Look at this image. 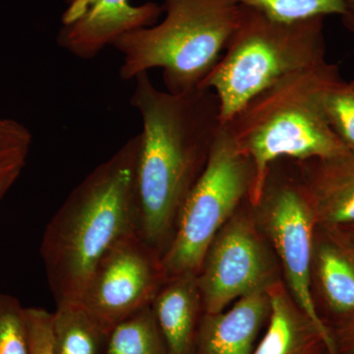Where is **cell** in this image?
Here are the masks:
<instances>
[{"instance_id": "8", "label": "cell", "mask_w": 354, "mask_h": 354, "mask_svg": "<svg viewBox=\"0 0 354 354\" xmlns=\"http://www.w3.org/2000/svg\"><path fill=\"white\" fill-rule=\"evenodd\" d=\"M281 274L247 199L216 235L198 272L204 313H220L235 300L269 290Z\"/></svg>"}, {"instance_id": "14", "label": "cell", "mask_w": 354, "mask_h": 354, "mask_svg": "<svg viewBox=\"0 0 354 354\" xmlns=\"http://www.w3.org/2000/svg\"><path fill=\"white\" fill-rule=\"evenodd\" d=\"M151 307L167 354H192L204 314L198 274L167 279Z\"/></svg>"}, {"instance_id": "10", "label": "cell", "mask_w": 354, "mask_h": 354, "mask_svg": "<svg viewBox=\"0 0 354 354\" xmlns=\"http://www.w3.org/2000/svg\"><path fill=\"white\" fill-rule=\"evenodd\" d=\"M60 48L81 59H92L123 35L157 24L162 4L134 6L130 0H65Z\"/></svg>"}, {"instance_id": "4", "label": "cell", "mask_w": 354, "mask_h": 354, "mask_svg": "<svg viewBox=\"0 0 354 354\" xmlns=\"http://www.w3.org/2000/svg\"><path fill=\"white\" fill-rule=\"evenodd\" d=\"M165 19L127 32L113 44L120 51L121 80L162 69L167 92L199 88L213 70L241 15L234 0H164Z\"/></svg>"}, {"instance_id": "7", "label": "cell", "mask_w": 354, "mask_h": 354, "mask_svg": "<svg viewBox=\"0 0 354 354\" xmlns=\"http://www.w3.org/2000/svg\"><path fill=\"white\" fill-rule=\"evenodd\" d=\"M292 164L290 169H283L279 162L271 165L259 202L251 206L261 230L276 253L291 297L322 330L332 353L337 354L312 293V250L317 223L295 160Z\"/></svg>"}, {"instance_id": "12", "label": "cell", "mask_w": 354, "mask_h": 354, "mask_svg": "<svg viewBox=\"0 0 354 354\" xmlns=\"http://www.w3.org/2000/svg\"><path fill=\"white\" fill-rule=\"evenodd\" d=\"M295 162L317 225H354V153Z\"/></svg>"}, {"instance_id": "11", "label": "cell", "mask_w": 354, "mask_h": 354, "mask_svg": "<svg viewBox=\"0 0 354 354\" xmlns=\"http://www.w3.org/2000/svg\"><path fill=\"white\" fill-rule=\"evenodd\" d=\"M311 286L335 323L354 315V241L342 227L317 225Z\"/></svg>"}, {"instance_id": "19", "label": "cell", "mask_w": 354, "mask_h": 354, "mask_svg": "<svg viewBox=\"0 0 354 354\" xmlns=\"http://www.w3.org/2000/svg\"><path fill=\"white\" fill-rule=\"evenodd\" d=\"M326 118L348 151L354 153V80L342 79L328 91L323 102Z\"/></svg>"}, {"instance_id": "27", "label": "cell", "mask_w": 354, "mask_h": 354, "mask_svg": "<svg viewBox=\"0 0 354 354\" xmlns=\"http://www.w3.org/2000/svg\"><path fill=\"white\" fill-rule=\"evenodd\" d=\"M351 237H353V241H354V225H351Z\"/></svg>"}, {"instance_id": "24", "label": "cell", "mask_w": 354, "mask_h": 354, "mask_svg": "<svg viewBox=\"0 0 354 354\" xmlns=\"http://www.w3.org/2000/svg\"><path fill=\"white\" fill-rule=\"evenodd\" d=\"M23 169H9L0 171V202L16 183Z\"/></svg>"}, {"instance_id": "5", "label": "cell", "mask_w": 354, "mask_h": 354, "mask_svg": "<svg viewBox=\"0 0 354 354\" xmlns=\"http://www.w3.org/2000/svg\"><path fill=\"white\" fill-rule=\"evenodd\" d=\"M324 20L283 22L241 6L227 48L199 87L218 97L223 124L283 77L327 60Z\"/></svg>"}, {"instance_id": "16", "label": "cell", "mask_w": 354, "mask_h": 354, "mask_svg": "<svg viewBox=\"0 0 354 354\" xmlns=\"http://www.w3.org/2000/svg\"><path fill=\"white\" fill-rule=\"evenodd\" d=\"M111 329L80 302L57 304L51 320L53 354H104Z\"/></svg>"}, {"instance_id": "6", "label": "cell", "mask_w": 354, "mask_h": 354, "mask_svg": "<svg viewBox=\"0 0 354 354\" xmlns=\"http://www.w3.org/2000/svg\"><path fill=\"white\" fill-rule=\"evenodd\" d=\"M255 180L251 158L223 125L201 176L186 197L171 243L162 256L167 278L199 272L212 241L249 198Z\"/></svg>"}, {"instance_id": "26", "label": "cell", "mask_w": 354, "mask_h": 354, "mask_svg": "<svg viewBox=\"0 0 354 354\" xmlns=\"http://www.w3.org/2000/svg\"><path fill=\"white\" fill-rule=\"evenodd\" d=\"M317 354H329V353H328L327 349H326V348H324L322 351H319V353Z\"/></svg>"}, {"instance_id": "20", "label": "cell", "mask_w": 354, "mask_h": 354, "mask_svg": "<svg viewBox=\"0 0 354 354\" xmlns=\"http://www.w3.org/2000/svg\"><path fill=\"white\" fill-rule=\"evenodd\" d=\"M26 309L18 298L0 293V354H30Z\"/></svg>"}, {"instance_id": "22", "label": "cell", "mask_w": 354, "mask_h": 354, "mask_svg": "<svg viewBox=\"0 0 354 354\" xmlns=\"http://www.w3.org/2000/svg\"><path fill=\"white\" fill-rule=\"evenodd\" d=\"M30 354H53L51 320L53 313L39 307H28Z\"/></svg>"}, {"instance_id": "21", "label": "cell", "mask_w": 354, "mask_h": 354, "mask_svg": "<svg viewBox=\"0 0 354 354\" xmlns=\"http://www.w3.org/2000/svg\"><path fill=\"white\" fill-rule=\"evenodd\" d=\"M32 142V133L24 125L0 118V171L24 169Z\"/></svg>"}, {"instance_id": "25", "label": "cell", "mask_w": 354, "mask_h": 354, "mask_svg": "<svg viewBox=\"0 0 354 354\" xmlns=\"http://www.w3.org/2000/svg\"><path fill=\"white\" fill-rule=\"evenodd\" d=\"M342 19L346 27L354 32V0H351L348 10L342 16Z\"/></svg>"}, {"instance_id": "3", "label": "cell", "mask_w": 354, "mask_h": 354, "mask_svg": "<svg viewBox=\"0 0 354 354\" xmlns=\"http://www.w3.org/2000/svg\"><path fill=\"white\" fill-rule=\"evenodd\" d=\"M341 80L339 67L327 60L299 70L256 95L223 124L255 167L251 205L259 202L274 162L351 152L333 131L324 111V97Z\"/></svg>"}, {"instance_id": "17", "label": "cell", "mask_w": 354, "mask_h": 354, "mask_svg": "<svg viewBox=\"0 0 354 354\" xmlns=\"http://www.w3.org/2000/svg\"><path fill=\"white\" fill-rule=\"evenodd\" d=\"M104 354H167L151 305L114 326Z\"/></svg>"}, {"instance_id": "15", "label": "cell", "mask_w": 354, "mask_h": 354, "mask_svg": "<svg viewBox=\"0 0 354 354\" xmlns=\"http://www.w3.org/2000/svg\"><path fill=\"white\" fill-rule=\"evenodd\" d=\"M271 304L268 327L252 354H333L322 330L306 313L283 279L268 290Z\"/></svg>"}, {"instance_id": "18", "label": "cell", "mask_w": 354, "mask_h": 354, "mask_svg": "<svg viewBox=\"0 0 354 354\" xmlns=\"http://www.w3.org/2000/svg\"><path fill=\"white\" fill-rule=\"evenodd\" d=\"M239 6L251 7L272 19L298 22L325 18L329 15L342 17L351 0H234Z\"/></svg>"}, {"instance_id": "2", "label": "cell", "mask_w": 354, "mask_h": 354, "mask_svg": "<svg viewBox=\"0 0 354 354\" xmlns=\"http://www.w3.org/2000/svg\"><path fill=\"white\" fill-rule=\"evenodd\" d=\"M139 145L137 134L95 167L46 225L41 256L57 304L80 301L102 256L122 237L140 234Z\"/></svg>"}, {"instance_id": "23", "label": "cell", "mask_w": 354, "mask_h": 354, "mask_svg": "<svg viewBox=\"0 0 354 354\" xmlns=\"http://www.w3.org/2000/svg\"><path fill=\"white\" fill-rule=\"evenodd\" d=\"M337 354H354V315L330 327Z\"/></svg>"}, {"instance_id": "1", "label": "cell", "mask_w": 354, "mask_h": 354, "mask_svg": "<svg viewBox=\"0 0 354 354\" xmlns=\"http://www.w3.org/2000/svg\"><path fill=\"white\" fill-rule=\"evenodd\" d=\"M134 80L130 104L143 127L136 165L139 232L162 255L223 127L220 102L209 88L180 94L160 90L149 72Z\"/></svg>"}, {"instance_id": "13", "label": "cell", "mask_w": 354, "mask_h": 354, "mask_svg": "<svg viewBox=\"0 0 354 354\" xmlns=\"http://www.w3.org/2000/svg\"><path fill=\"white\" fill-rule=\"evenodd\" d=\"M270 311L265 290L241 298L227 311L203 314L192 354H252Z\"/></svg>"}, {"instance_id": "9", "label": "cell", "mask_w": 354, "mask_h": 354, "mask_svg": "<svg viewBox=\"0 0 354 354\" xmlns=\"http://www.w3.org/2000/svg\"><path fill=\"white\" fill-rule=\"evenodd\" d=\"M167 279L162 254L137 232L122 237L102 256L79 302L113 329L151 305Z\"/></svg>"}]
</instances>
